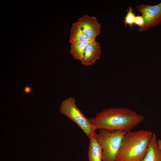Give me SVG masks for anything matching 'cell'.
<instances>
[{
	"mask_svg": "<svg viewBox=\"0 0 161 161\" xmlns=\"http://www.w3.org/2000/svg\"><path fill=\"white\" fill-rule=\"evenodd\" d=\"M144 119L143 116L125 107L103 109L89 119L96 129L131 131Z\"/></svg>",
	"mask_w": 161,
	"mask_h": 161,
	"instance_id": "cell-1",
	"label": "cell"
},
{
	"mask_svg": "<svg viewBox=\"0 0 161 161\" xmlns=\"http://www.w3.org/2000/svg\"><path fill=\"white\" fill-rule=\"evenodd\" d=\"M153 134L143 129L126 132L116 161H140L146 154Z\"/></svg>",
	"mask_w": 161,
	"mask_h": 161,
	"instance_id": "cell-2",
	"label": "cell"
},
{
	"mask_svg": "<svg viewBox=\"0 0 161 161\" xmlns=\"http://www.w3.org/2000/svg\"><path fill=\"white\" fill-rule=\"evenodd\" d=\"M126 132L100 129L98 133H95L96 140L102 148L103 161H116Z\"/></svg>",
	"mask_w": 161,
	"mask_h": 161,
	"instance_id": "cell-3",
	"label": "cell"
},
{
	"mask_svg": "<svg viewBox=\"0 0 161 161\" xmlns=\"http://www.w3.org/2000/svg\"><path fill=\"white\" fill-rule=\"evenodd\" d=\"M60 112L75 123L90 138L95 135L96 129L90 121L79 109L73 97H70L61 102Z\"/></svg>",
	"mask_w": 161,
	"mask_h": 161,
	"instance_id": "cell-4",
	"label": "cell"
},
{
	"mask_svg": "<svg viewBox=\"0 0 161 161\" xmlns=\"http://www.w3.org/2000/svg\"><path fill=\"white\" fill-rule=\"evenodd\" d=\"M135 7L142 14L145 22L143 27H138L139 31H146L161 22V2L155 5L142 4L137 5Z\"/></svg>",
	"mask_w": 161,
	"mask_h": 161,
	"instance_id": "cell-5",
	"label": "cell"
},
{
	"mask_svg": "<svg viewBox=\"0 0 161 161\" xmlns=\"http://www.w3.org/2000/svg\"><path fill=\"white\" fill-rule=\"evenodd\" d=\"M77 21L84 33L91 39L95 40L100 32L101 27L96 17L84 15L79 18Z\"/></svg>",
	"mask_w": 161,
	"mask_h": 161,
	"instance_id": "cell-6",
	"label": "cell"
},
{
	"mask_svg": "<svg viewBox=\"0 0 161 161\" xmlns=\"http://www.w3.org/2000/svg\"><path fill=\"white\" fill-rule=\"evenodd\" d=\"M101 48L99 43L95 40L89 43L81 61L82 64L86 66L92 65L99 59L101 52Z\"/></svg>",
	"mask_w": 161,
	"mask_h": 161,
	"instance_id": "cell-7",
	"label": "cell"
},
{
	"mask_svg": "<svg viewBox=\"0 0 161 161\" xmlns=\"http://www.w3.org/2000/svg\"><path fill=\"white\" fill-rule=\"evenodd\" d=\"M157 140L156 134L153 133L146 154L140 161H161V149Z\"/></svg>",
	"mask_w": 161,
	"mask_h": 161,
	"instance_id": "cell-8",
	"label": "cell"
},
{
	"mask_svg": "<svg viewBox=\"0 0 161 161\" xmlns=\"http://www.w3.org/2000/svg\"><path fill=\"white\" fill-rule=\"evenodd\" d=\"M89 139L88 150L89 161H103L102 148L97 141L95 135Z\"/></svg>",
	"mask_w": 161,
	"mask_h": 161,
	"instance_id": "cell-9",
	"label": "cell"
},
{
	"mask_svg": "<svg viewBox=\"0 0 161 161\" xmlns=\"http://www.w3.org/2000/svg\"><path fill=\"white\" fill-rule=\"evenodd\" d=\"M70 32L69 42L71 44L94 41L91 39L84 33L78 21L73 23Z\"/></svg>",
	"mask_w": 161,
	"mask_h": 161,
	"instance_id": "cell-10",
	"label": "cell"
},
{
	"mask_svg": "<svg viewBox=\"0 0 161 161\" xmlns=\"http://www.w3.org/2000/svg\"><path fill=\"white\" fill-rule=\"evenodd\" d=\"M91 42L84 41L71 44L70 52L75 59L81 61H82L86 47Z\"/></svg>",
	"mask_w": 161,
	"mask_h": 161,
	"instance_id": "cell-11",
	"label": "cell"
},
{
	"mask_svg": "<svg viewBox=\"0 0 161 161\" xmlns=\"http://www.w3.org/2000/svg\"><path fill=\"white\" fill-rule=\"evenodd\" d=\"M134 10L131 7H129L127 10V12L124 17L123 23L125 27L129 25L130 27L132 28L134 24L136 16L133 13Z\"/></svg>",
	"mask_w": 161,
	"mask_h": 161,
	"instance_id": "cell-12",
	"label": "cell"
},
{
	"mask_svg": "<svg viewBox=\"0 0 161 161\" xmlns=\"http://www.w3.org/2000/svg\"><path fill=\"white\" fill-rule=\"evenodd\" d=\"M144 20L143 16L141 15H137L136 16L135 18L134 24L137 25L138 27H141L143 26L144 24Z\"/></svg>",
	"mask_w": 161,
	"mask_h": 161,
	"instance_id": "cell-13",
	"label": "cell"
},
{
	"mask_svg": "<svg viewBox=\"0 0 161 161\" xmlns=\"http://www.w3.org/2000/svg\"><path fill=\"white\" fill-rule=\"evenodd\" d=\"M25 91L27 93H28L30 92L31 90L30 88L29 87H27L25 88L24 89Z\"/></svg>",
	"mask_w": 161,
	"mask_h": 161,
	"instance_id": "cell-14",
	"label": "cell"
},
{
	"mask_svg": "<svg viewBox=\"0 0 161 161\" xmlns=\"http://www.w3.org/2000/svg\"><path fill=\"white\" fill-rule=\"evenodd\" d=\"M157 143L159 148L161 149V139H157Z\"/></svg>",
	"mask_w": 161,
	"mask_h": 161,
	"instance_id": "cell-15",
	"label": "cell"
}]
</instances>
